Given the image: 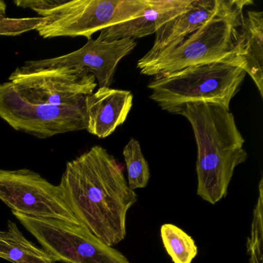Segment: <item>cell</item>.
<instances>
[{"mask_svg": "<svg viewBox=\"0 0 263 263\" xmlns=\"http://www.w3.org/2000/svg\"><path fill=\"white\" fill-rule=\"evenodd\" d=\"M149 0H59L35 29L44 39L84 36L138 17Z\"/></svg>", "mask_w": 263, "mask_h": 263, "instance_id": "obj_5", "label": "cell"}, {"mask_svg": "<svg viewBox=\"0 0 263 263\" xmlns=\"http://www.w3.org/2000/svg\"><path fill=\"white\" fill-rule=\"evenodd\" d=\"M240 57L243 70L263 98V12L252 10L245 16Z\"/></svg>", "mask_w": 263, "mask_h": 263, "instance_id": "obj_14", "label": "cell"}, {"mask_svg": "<svg viewBox=\"0 0 263 263\" xmlns=\"http://www.w3.org/2000/svg\"><path fill=\"white\" fill-rule=\"evenodd\" d=\"M136 46L133 39L100 41L91 38L76 51L50 59L26 61L21 67L27 70L75 69L92 73L99 87H110L120 61L130 54Z\"/></svg>", "mask_w": 263, "mask_h": 263, "instance_id": "obj_10", "label": "cell"}, {"mask_svg": "<svg viewBox=\"0 0 263 263\" xmlns=\"http://www.w3.org/2000/svg\"><path fill=\"white\" fill-rule=\"evenodd\" d=\"M7 13V4L3 0H0V21L5 18Z\"/></svg>", "mask_w": 263, "mask_h": 263, "instance_id": "obj_20", "label": "cell"}, {"mask_svg": "<svg viewBox=\"0 0 263 263\" xmlns=\"http://www.w3.org/2000/svg\"><path fill=\"white\" fill-rule=\"evenodd\" d=\"M0 118L14 130L42 139L87 127L86 103L76 107L32 104L10 81L0 84Z\"/></svg>", "mask_w": 263, "mask_h": 263, "instance_id": "obj_7", "label": "cell"}, {"mask_svg": "<svg viewBox=\"0 0 263 263\" xmlns=\"http://www.w3.org/2000/svg\"><path fill=\"white\" fill-rule=\"evenodd\" d=\"M127 172V184L130 189H144L148 184L151 174L148 163L138 140L130 138L123 151Z\"/></svg>", "mask_w": 263, "mask_h": 263, "instance_id": "obj_17", "label": "cell"}, {"mask_svg": "<svg viewBox=\"0 0 263 263\" xmlns=\"http://www.w3.org/2000/svg\"><path fill=\"white\" fill-rule=\"evenodd\" d=\"M43 22V17L26 18V19L11 20L4 18L0 21V34L18 35L27 32L36 27Z\"/></svg>", "mask_w": 263, "mask_h": 263, "instance_id": "obj_19", "label": "cell"}, {"mask_svg": "<svg viewBox=\"0 0 263 263\" xmlns=\"http://www.w3.org/2000/svg\"><path fill=\"white\" fill-rule=\"evenodd\" d=\"M192 0H149L141 15L132 21L101 30L98 41L138 39L153 34L163 25L189 8Z\"/></svg>", "mask_w": 263, "mask_h": 263, "instance_id": "obj_13", "label": "cell"}, {"mask_svg": "<svg viewBox=\"0 0 263 263\" xmlns=\"http://www.w3.org/2000/svg\"><path fill=\"white\" fill-rule=\"evenodd\" d=\"M246 76L233 64L209 63L154 77L147 87L152 91L151 99L171 114L189 103H212L229 108Z\"/></svg>", "mask_w": 263, "mask_h": 263, "instance_id": "obj_4", "label": "cell"}, {"mask_svg": "<svg viewBox=\"0 0 263 263\" xmlns=\"http://www.w3.org/2000/svg\"><path fill=\"white\" fill-rule=\"evenodd\" d=\"M163 245L174 263H191L198 253L192 237L175 224H164L161 228Z\"/></svg>", "mask_w": 263, "mask_h": 263, "instance_id": "obj_16", "label": "cell"}, {"mask_svg": "<svg viewBox=\"0 0 263 263\" xmlns=\"http://www.w3.org/2000/svg\"><path fill=\"white\" fill-rule=\"evenodd\" d=\"M219 3L220 0H192L185 12L158 29L153 47L137 65L151 62L161 53L176 47L216 13Z\"/></svg>", "mask_w": 263, "mask_h": 263, "instance_id": "obj_12", "label": "cell"}, {"mask_svg": "<svg viewBox=\"0 0 263 263\" xmlns=\"http://www.w3.org/2000/svg\"><path fill=\"white\" fill-rule=\"evenodd\" d=\"M0 200L21 215L80 224L66 204L59 185L30 169L0 168Z\"/></svg>", "mask_w": 263, "mask_h": 263, "instance_id": "obj_8", "label": "cell"}, {"mask_svg": "<svg viewBox=\"0 0 263 263\" xmlns=\"http://www.w3.org/2000/svg\"><path fill=\"white\" fill-rule=\"evenodd\" d=\"M133 105V95L128 90L99 87L86 98L89 133L105 138L125 122Z\"/></svg>", "mask_w": 263, "mask_h": 263, "instance_id": "obj_11", "label": "cell"}, {"mask_svg": "<svg viewBox=\"0 0 263 263\" xmlns=\"http://www.w3.org/2000/svg\"><path fill=\"white\" fill-rule=\"evenodd\" d=\"M190 123L198 156L197 195L216 204L227 195L236 167L247 159L245 139L230 109L212 103H189L174 111Z\"/></svg>", "mask_w": 263, "mask_h": 263, "instance_id": "obj_2", "label": "cell"}, {"mask_svg": "<svg viewBox=\"0 0 263 263\" xmlns=\"http://www.w3.org/2000/svg\"><path fill=\"white\" fill-rule=\"evenodd\" d=\"M252 4L249 0H220L216 13L196 31L151 62L137 67L142 74L150 77L209 63H227L243 70L240 57L244 27L243 10Z\"/></svg>", "mask_w": 263, "mask_h": 263, "instance_id": "obj_3", "label": "cell"}, {"mask_svg": "<svg viewBox=\"0 0 263 263\" xmlns=\"http://www.w3.org/2000/svg\"><path fill=\"white\" fill-rule=\"evenodd\" d=\"M13 214L56 262L130 263L81 224Z\"/></svg>", "mask_w": 263, "mask_h": 263, "instance_id": "obj_6", "label": "cell"}, {"mask_svg": "<svg viewBox=\"0 0 263 263\" xmlns=\"http://www.w3.org/2000/svg\"><path fill=\"white\" fill-rule=\"evenodd\" d=\"M0 258L12 263H56L44 249L27 239L10 220L7 230H0Z\"/></svg>", "mask_w": 263, "mask_h": 263, "instance_id": "obj_15", "label": "cell"}, {"mask_svg": "<svg viewBox=\"0 0 263 263\" xmlns=\"http://www.w3.org/2000/svg\"><path fill=\"white\" fill-rule=\"evenodd\" d=\"M63 198L80 224L109 246L126 236V219L138 196L117 160L95 146L67 162L59 184Z\"/></svg>", "mask_w": 263, "mask_h": 263, "instance_id": "obj_1", "label": "cell"}, {"mask_svg": "<svg viewBox=\"0 0 263 263\" xmlns=\"http://www.w3.org/2000/svg\"><path fill=\"white\" fill-rule=\"evenodd\" d=\"M9 81L28 102L57 107L84 104L97 87L92 73L66 67L36 70L17 67Z\"/></svg>", "mask_w": 263, "mask_h": 263, "instance_id": "obj_9", "label": "cell"}, {"mask_svg": "<svg viewBox=\"0 0 263 263\" xmlns=\"http://www.w3.org/2000/svg\"><path fill=\"white\" fill-rule=\"evenodd\" d=\"M263 178L258 184V197L253 212L251 235L248 238L247 252L249 263H262Z\"/></svg>", "mask_w": 263, "mask_h": 263, "instance_id": "obj_18", "label": "cell"}]
</instances>
